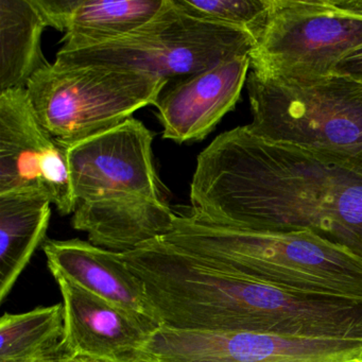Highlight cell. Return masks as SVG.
Segmentation results:
<instances>
[{"label":"cell","instance_id":"6da1fadb","mask_svg":"<svg viewBox=\"0 0 362 362\" xmlns=\"http://www.w3.org/2000/svg\"><path fill=\"white\" fill-rule=\"evenodd\" d=\"M190 201L213 223L306 230L362 259V175L330 154L237 127L199 154Z\"/></svg>","mask_w":362,"mask_h":362},{"label":"cell","instance_id":"7a4b0ae2","mask_svg":"<svg viewBox=\"0 0 362 362\" xmlns=\"http://www.w3.org/2000/svg\"><path fill=\"white\" fill-rule=\"evenodd\" d=\"M152 315L182 330L362 339V298L291 291L221 268L164 239L131 262Z\"/></svg>","mask_w":362,"mask_h":362},{"label":"cell","instance_id":"3957f363","mask_svg":"<svg viewBox=\"0 0 362 362\" xmlns=\"http://www.w3.org/2000/svg\"><path fill=\"white\" fill-rule=\"evenodd\" d=\"M164 240L256 281L291 291L362 298V259L311 233L220 226L192 211Z\"/></svg>","mask_w":362,"mask_h":362},{"label":"cell","instance_id":"277c9868","mask_svg":"<svg viewBox=\"0 0 362 362\" xmlns=\"http://www.w3.org/2000/svg\"><path fill=\"white\" fill-rule=\"evenodd\" d=\"M252 122L243 126L268 141L330 154L362 175V86L346 78L247 79Z\"/></svg>","mask_w":362,"mask_h":362},{"label":"cell","instance_id":"5b68a950","mask_svg":"<svg viewBox=\"0 0 362 362\" xmlns=\"http://www.w3.org/2000/svg\"><path fill=\"white\" fill-rule=\"evenodd\" d=\"M253 33L230 25L194 18L166 0L141 28L100 45L57 54L61 65H94L182 79L240 56L251 57Z\"/></svg>","mask_w":362,"mask_h":362},{"label":"cell","instance_id":"8992f818","mask_svg":"<svg viewBox=\"0 0 362 362\" xmlns=\"http://www.w3.org/2000/svg\"><path fill=\"white\" fill-rule=\"evenodd\" d=\"M169 82L139 71L54 62L35 74L26 90L42 127L69 145L156 105Z\"/></svg>","mask_w":362,"mask_h":362},{"label":"cell","instance_id":"52a82bcc","mask_svg":"<svg viewBox=\"0 0 362 362\" xmlns=\"http://www.w3.org/2000/svg\"><path fill=\"white\" fill-rule=\"evenodd\" d=\"M362 46V16L330 0H271L251 54L254 73L289 79L329 77L339 61Z\"/></svg>","mask_w":362,"mask_h":362},{"label":"cell","instance_id":"ba28073f","mask_svg":"<svg viewBox=\"0 0 362 362\" xmlns=\"http://www.w3.org/2000/svg\"><path fill=\"white\" fill-rule=\"evenodd\" d=\"M141 362H362V339L160 326L144 349Z\"/></svg>","mask_w":362,"mask_h":362},{"label":"cell","instance_id":"9c48e42d","mask_svg":"<svg viewBox=\"0 0 362 362\" xmlns=\"http://www.w3.org/2000/svg\"><path fill=\"white\" fill-rule=\"evenodd\" d=\"M40 194L62 216L77 200L64 149L40 124L25 88L0 92V196Z\"/></svg>","mask_w":362,"mask_h":362},{"label":"cell","instance_id":"30bf717a","mask_svg":"<svg viewBox=\"0 0 362 362\" xmlns=\"http://www.w3.org/2000/svg\"><path fill=\"white\" fill-rule=\"evenodd\" d=\"M154 133L130 118L76 143L61 144L78 202L139 196L164 201L153 160Z\"/></svg>","mask_w":362,"mask_h":362},{"label":"cell","instance_id":"8fae6325","mask_svg":"<svg viewBox=\"0 0 362 362\" xmlns=\"http://www.w3.org/2000/svg\"><path fill=\"white\" fill-rule=\"evenodd\" d=\"M64 308V354L105 362H141L160 324L57 279Z\"/></svg>","mask_w":362,"mask_h":362},{"label":"cell","instance_id":"7c38bea8","mask_svg":"<svg viewBox=\"0 0 362 362\" xmlns=\"http://www.w3.org/2000/svg\"><path fill=\"white\" fill-rule=\"evenodd\" d=\"M251 69V57L240 56L166 86L156 103L163 139L199 141L236 107Z\"/></svg>","mask_w":362,"mask_h":362},{"label":"cell","instance_id":"4fadbf2b","mask_svg":"<svg viewBox=\"0 0 362 362\" xmlns=\"http://www.w3.org/2000/svg\"><path fill=\"white\" fill-rule=\"evenodd\" d=\"M43 251L54 279H63L103 300L153 319L143 281L122 253L81 239L46 240Z\"/></svg>","mask_w":362,"mask_h":362},{"label":"cell","instance_id":"5bb4252c","mask_svg":"<svg viewBox=\"0 0 362 362\" xmlns=\"http://www.w3.org/2000/svg\"><path fill=\"white\" fill-rule=\"evenodd\" d=\"M175 217L164 201L126 196L78 202L71 226L96 247L128 253L170 234Z\"/></svg>","mask_w":362,"mask_h":362},{"label":"cell","instance_id":"9a60e30c","mask_svg":"<svg viewBox=\"0 0 362 362\" xmlns=\"http://www.w3.org/2000/svg\"><path fill=\"white\" fill-rule=\"evenodd\" d=\"M52 204L40 194L0 196V302L45 243Z\"/></svg>","mask_w":362,"mask_h":362},{"label":"cell","instance_id":"2e32d148","mask_svg":"<svg viewBox=\"0 0 362 362\" xmlns=\"http://www.w3.org/2000/svg\"><path fill=\"white\" fill-rule=\"evenodd\" d=\"M46 27L33 0H0V92L26 90L52 64L42 50Z\"/></svg>","mask_w":362,"mask_h":362},{"label":"cell","instance_id":"e0dca14e","mask_svg":"<svg viewBox=\"0 0 362 362\" xmlns=\"http://www.w3.org/2000/svg\"><path fill=\"white\" fill-rule=\"evenodd\" d=\"M165 4L166 0H79L60 50L83 49L126 37L152 20Z\"/></svg>","mask_w":362,"mask_h":362},{"label":"cell","instance_id":"ac0fdd59","mask_svg":"<svg viewBox=\"0 0 362 362\" xmlns=\"http://www.w3.org/2000/svg\"><path fill=\"white\" fill-rule=\"evenodd\" d=\"M63 304L0 317V362H41L64 354Z\"/></svg>","mask_w":362,"mask_h":362},{"label":"cell","instance_id":"d6986e66","mask_svg":"<svg viewBox=\"0 0 362 362\" xmlns=\"http://www.w3.org/2000/svg\"><path fill=\"white\" fill-rule=\"evenodd\" d=\"M189 16L230 25L256 35L266 22L271 0H173Z\"/></svg>","mask_w":362,"mask_h":362},{"label":"cell","instance_id":"ffe728a7","mask_svg":"<svg viewBox=\"0 0 362 362\" xmlns=\"http://www.w3.org/2000/svg\"><path fill=\"white\" fill-rule=\"evenodd\" d=\"M47 27L66 33L79 0H33Z\"/></svg>","mask_w":362,"mask_h":362},{"label":"cell","instance_id":"44dd1931","mask_svg":"<svg viewBox=\"0 0 362 362\" xmlns=\"http://www.w3.org/2000/svg\"><path fill=\"white\" fill-rule=\"evenodd\" d=\"M332 76L346 78L362 86V46L345 54L334 67Z\"/></svg>","mask_w":362,"mask_h":362},{"label":"cell","instance_id":"7402d4cb","mask_svg":"<svg viewBox=\"0 0 362 362\" xmlns=\"http://www.w3.org/2000/svg\"><path fill=\"white\" fill-rule=\"evenodd\" d=\"M332 5L343 11L362 16V0H330Z\"/></svg>","mask_w":362,"mask_h":362},{"label":"cell","instance_id":"603a6c76","mask_svg":"<svg viewBox=\"0 0 362 362\" xmlns=\"http://www.w3.org/2000/svg\"><path fill=\"white\" fill-rule=\"evenodd\" d=\"M59 362H105L100 360L93 359V358L82 357V356H73L69 354H63L59 358Z\"/></svg>","mask_w":362,"mask_h":362},{"label":"cell","instance_id":"cb8c5ba5","mask_svg":"<svg viewBox=\"0 0 362 362\" xmlns=\"http://www.w3.org/2000/svg\"><path fill=\"white\" fill-rule=\"evenodd\" d=\"M41 362H59V358H57V359L45 360V361Z\"/></svg>","mask_w":362,"mask_h":362}]
</instances>
